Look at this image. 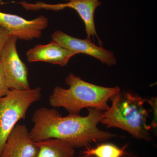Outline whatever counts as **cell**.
Here are the masks:
<instances>
[{"label": "cell", "mask_w": 157, "mask_h": 157, "mask_svg": "<svg viewBox=\"0 0 157 157\" xmlns=\"http://www.w3.org/2000/svg\"><path fill=\"white\" fill-rule=\"evenodd\" d=\"M87 109L88 114L86 117L69 114L63 117L55 108H39L32 118L34 125L29 132L31 138L35 142L59 139L75 149L87 147L91 144L104 142L115 137L98 128L104 112L95 108Z\"/></svg>", "instance_id": "6da1fadb"}, {"label": "cell", "mask_w": 157, "mask_h": 157, "mask_svg": "<svg viewBox=\"0 0 157 157\" xmlns=\"http://www.w3.org/2000/svg\"><path fill=\"white\" fill-rule=\"evenodd\" d=\"M65 89L57 86L49 97V103L54 108H64L69 114H79L84 108H93L104 112L109 109L108 101L121 91L118 86H100L85 81L73 73L66 78Z\"/></svg>", "instance_id": "7a4b0ae2"}, {"label": "cell", "mask_w": 157, "mask_h": 157, "mask_svg": "<svg viewBox=\"0 0 157 157\" xmlns=\"http://www.w3.org/2000/svg\"><path fill=\"white\" fill-rule=\"evenodd\" d=\"M112 104L103 113L100 122L107 128H116L128 132L138 140H151L147 124L148 113L145 99L130 92L117 93L110 98Z\"/></svg>", "instance_id": "3957f363"}, {"label": "cell", "mask_w": 157, "mask_h": 157, "mask_svg": "<svg viewBox=\"0 0 157 157\" xmlns=\"http://www.w3.org/2000/svg\"><path fill=\"white\" fill-rule=\"evenodd\" d=\"M42 96L41 88L10 90L0 99V157L9 134L20 120L25 119L27 112Z\"/></svg>", "instance_id": "277c9868"}, {"label": "cell", "mask_w": 157, "mask_h": 157, "mask_svg": "<svg viewBox=\"0 0 157 157\" xmlns=\"http://www.w3.org/2000/svg\"><path fill=\"white\" fill-rule=\"evenodd\" d=\"M20 5L27 11H37L44 10L47 11H59L66 9H74L78 13L84 22L86 39L91 41V38L96 37L99 44L102 42L97 34L95 25L94 13L96 9L100 7L101 2L99 0H73L64 3L49 4L44 2L30 3L21 1L14 2Z\"/></svg>", "instance_id": "5b68a950"}, {"label": "cell", "mask_w": 157, "mask_h": 157, "mask_svg": "<svg viewBox=\"0 0 157 157\" xmlns=\"http://www.w3.org/2000/svg\"><path fill=\"white\" fill-rule=\"evenodd\" d=\"M17 40L15 37H9L1 54L0 65L9 90H29L31 88L29 70L17 52Z\"/></svg>", "instance_id": "8992f818"}, {"label": "cell", "mask_w": 157, "mask_h": 157, "mask_svg": "<svg viewBox=\"0 0 157 157\" xmlns=\"http://www.w3.org/2000/svg\"><path fill=\"white\" fill-rule=\"evenodd\" d=\"M48 18L40 15L32 20H27L16 14L0 11V25L11 36L28 41L39 39L43 31L48 25Z\"/></svg>", "instance_id": "52a82bcc"}, {"label": "cell", "mask_w": 157, "mask_h": 157, "mask_svg": "<svg viewBox=\"0 0 157 157\" xmlns=\"http://www.w3.org/2000/svg\"><path fill=\"white\" fill-rule=\"evenodd\" d=\"M51 37L52 41L76 55L79 53L87 55L109 67L117 64V60L112 52L105 49L102 46L95 45L89 39L72 36L60 30L54 32Z\"/></svg>", "instance_id": "ba28073f"}, {"label": "cell", "mask_w": 157, "mask_h": 157, "mask_svg": "<svg viewBox=\"0 0 157 157\" xmlns=\"http://www.w3.org/2000/svg\"><path fill=\"white\" fill-rule=\"evenodd\" d=\"M39 151L26 125L17 124L6 140L1 157H36Z\"/></svg>", "instance_id": "9c48e42d"}, {"label": "cell", "mask_w": 157, "mask_h": 157, "mask_svg": "<svg viewBox=\"0 0 157 157\" xmlns=\"http://www.w3.org/2000/svg\"><path fill=\"white\" fill-rule=\"evenodd\" d=\"M76 55L52 40L48 44L35 45L26 52L29 63L45 62L61 67L66 66Z\"/></svg>", "instance_id": "30bf717a"}, {"label": "cell", "mask_w": 157, "mask_h": 157, "mask_svg": "<svg viewBox=\"0 0 157 157\" xmlns=\"http://www.w3.org/2000/svg\"><path fill=\"white\" fill-rule=\"evenodd\" d=\"M36 143L39 149L36 157H75V148L63 140L52 138Z\"/></svg>", "instance_id": "8fae6325"}, {"label": "cell", "mask_w": 157, "mask_h": 157, "mask_svg": "<svg viewBox=\"0 0 157 157\" xmlns=\"http://www.w3.org/2000/svg\"><path fill=\"white\" fill-rule=\"evenodd\" d=\"M125 148H120L112 144L103 143L93 148L88 147L82 154L95 157H124L127 155Z\"/></svg>", "instance_id": "7c38bea8"}, {"label": "cell", "mask_w": 157, "mask_h": 157, "mask_svg": "<svg viewBox=\"0 0 157 157\" xmlns=\"http://www.w3.org/2000/svg\"><path fill=\"white\" fill-rule=\"evenodd\" d=\"M9 90H10L7 86L4 72L0 65V99L5 97Z\"/></svg>", "instance_id": "4fadbf2b"}, {"label": "cell", "mask_w": 157, "mask_h": 157, "mask_svg": "<svg viewBox=\"0 0 157 157\" xmlns=\"http://www.w3.org/2000/svg\"><path fill=\"white\" fill-rule=\"evenodd\" d=\"M10 36L9 33L0 25V57L3 49Z\"/></svg>", "instance_id": "5bb4252c"}, {"label": "cell", "mask_w": 157, "mask_h": 157, "mask_svg": "<svg viewBox=\"0 0 157 157\" xmlns=\"http://www.w3.org/2000/svg\"><path fill=\"white\" fill-rule=\"evenodd\" d=\"M147 101L152 107L153 111V120L151 127L155 128L157 126V98H152Z\"/></svg>", "instance_id": "9a60e30c"}, {"label": "cell", "mask_w": 157, "mask_h": 157, "mask_svg": "<svg viewBox=\"0 0 157 157\" xmlns=\"http://www.w3.org/2000/svg\"><path fill=\"white\" fill-rule=\"evenodd\" d=\"M77 157H95L93 155H86L84 154H82L78 156Z\"/></svg>", "instance_id": "2e32d148"}, {"label": "cell", "mask_w": 157, "mask_h": 157, "mask_svg": "<svg viewBox=\"0 0 157 157\" xmlns=\"http://www.w3.org/2000/svg\"><path fill=\"white\" fill-rule=\"evenodd\" d=\"M64 1H65L66 2H70V1H73V0H63Z\"/></svg>", "instance_id": "e0dca14e"}, {"label": "cell", "mask_w": 157, "mask_h": 157, "mask_svg": "<svg viewBox=\"0 0 157 157\" xmlns=\"http://www.w3.org/2000/svg\"><path fill=\"white\" fill-rule=\"evenodd\" d=\"M2 0H0V6L2 5Z\"/></svg>", "instance_id": "ac0fdd59"}]
</instances>
